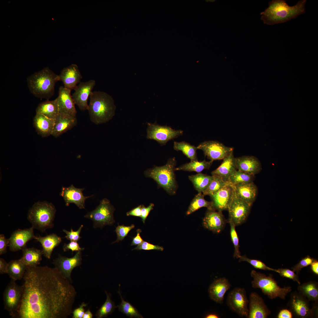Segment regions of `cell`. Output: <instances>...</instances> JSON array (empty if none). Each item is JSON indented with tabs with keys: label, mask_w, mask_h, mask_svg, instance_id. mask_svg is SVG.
Wrapping results in <instances>:
<instances>
[{
	"label": "cell",
	"mask_w": 318,
	"mask_h": 318,
	"mask_svg": "<svg viewBox=\"0 0 318 318\" xmlns=\"http://www.w3.org/2000/svg\"><path fill=\"white\" fill-rule=\"evenodd\" d=\"M19 306L14 317L66 318L72 312L77 292L56 267H27Z\"/></svg>",
	"instance_id": "obj_1"
},
{
	"label": "cell",
	"mask_w": 318,
	"mask_h": 318,
	"mask_svg": "<svg viewBox=\"0 0 318 318\" xmlns=\"http://www.w3.org/2000/svg\"><path fill=\"white\" fill-rule=\"evenodd\" d=\"M307 0H301L290 6L284 0H273L269 6L261 12V19L265 24L273 25L287 22L305 13Z\"/></svg>",
	"instance_id": "obj_2"
},
{
	"label": "cell",
	"mask_w": 318,
	"mask_h": 318,
	"mask_svg": "<svg viewBox=\"0 0 318 318\" xmlns=\"http://www.w3.org/2000/svg\"><path fill=\"white\" fill-rule=\"evenodd\" d=\"M88 111L90 120L97 125L105 123L115 115L116 106L112 97L105 92H92L90 96Z\"/></svg>",
	"instance_id": "obj_3"
},
{
	"label": "cell",
	"mask_w": 318,
	"mask_h": 318,
	"mask_svg": "<svg viewBox=\"0 0 318 318\" xmlns=\"http://www.w3.org/2000/svg\"><path fill=\"white\" fill-rule=\"evenodd\" d=\"M60 81L59 75L48 67L29 76L27 81L29 89L35 96L49 99L54 95L56 83Z\"/></svg>",
	"instance_id": "obj_4"
},
{
	"label": "cell",
	"mask_w": 318,
	"mask_h": 318,
	"mask_svg": "<svg viewBox=\"0 0 318 318\" xmlns=\"http://www.w3.org/2000/svg\"><path fill=\"white\" fill-rule=\"evenodd\" d=\"M176 161L175 157L169 158L165 165L155 166L145 170L146 177L153 179L158 186L162 188L170 195L176 193L178 185L175 174Z\"/></svg>",
	"instance_id": "obj_5"
},
{
	"label": "cell",
	"mask_w": 318,
	"mask_h": 318,
	"mask_svg": "<svg viewBox=\"0 0 318 318\" xmlns=\"http://www.w3.org/2000/svg\"><path fill=\"white\" fill-rule=\"evenodd\" d=\"M56 212V208L52 203L38 201L29 210L27 218L34 228L44 232L53 227Z\"/></svg>",
	"instance_id": "obj_6"
},
{
	"label": "cell",
	"mask_w": 318,
	"mask_h": 318,
	"mask_svg": "<svg viewBox=\"0 0 318 318\" xmlns=\"http://www.w3.org/2000/svg\"><path fill=\"white\" fill-rule=\"evenodd\" d=\"M250 274L253 279L251 282L252 287L261 289L263 293L270 299L279 297L285 299L286 295L292 290L291 286L280 287L271 274L267 276L264 274L252 270Z\"/></svg>",
	"instance_id": "obj_7"
},
{
	"label": "cell",
	"mask_w": 318,
	"mask_h": 318,
	"mask_svg": "<svg viewBox=\"0 0 318 318\" xmlns=\"http://www.w3.org/2000/svg\"><path fill=\"white\" fill-rule=\"evenodd\" d=\"M115 210L110 201L105 198L100 201L99 205L95 210L88 212L85 217L92 220L95 227L111 225L115 222L113 216Z\"/></svg>",
	"instance_id": "obj_8"
},
{
	"label": "cell",
	"mask_w": 318,
	"mask_h": 318,
	"mask_svg": "<svg viewBox=\"0 0 318 318\" xmlns=\"http://www.w3.org/2000/svg\"><path fill=\"white\" fill-rule=\"evenodd\" d=\"M146 138L154 140L161 145H165L169 140L182 135L183 131L175 130L169 126H161L156 123H147Z\"/></svg>",
	"instance_id": "obj_9"
},
{
	"label": "cell",
	"mask_w": 318,
	"mask_h": 318,
	"mask_svg": "<svg viewBox=\"0 0 318 318\" xmlns=\"http://www.w3.org/2000/svg\"><path fill=\"white\" fill-rule=\"evenodd\" d=\"M226 302L232 311L240 317H247L249 301L244 288L236 287L233 289L228 295Z\"/></svg>",
	"instance_id": "obj_10"
},
{
	"label": "cell",
	"mask_w": 318,
	"mask_h": 318,
	"mask_svg": "<svg viewBox=\"0 0 318 318\" xmlns=\"http://www.w3.org/2000/svg\"><path fill=\"white\" fill-rule=\"evenodd\" d=\"M198 149L202 150L205 156L211 161L223 160L233 152V148L224 145L216 141H205L200 143L197 147Z\"/></svg>",
	"instance_id": "obj_11"
},
{
	"label": "cell",
	"mask_w": 318,
	"mask_h": 318,
	"mask_svg": "<svg viewBox=\"0 0 318 318\" xmlns=\"http://www.w3.org/2000/svg\"><path fill=\"white\" fill-rule=\"evenodd\" d=\"M12 280L6 288L3 295L4 308L9 315L13 318L20 304L22 289Z\"/></svg>",
	"instance_id": "obj_12"
},
{
	"label": "cell",
	"mask_w": 318,
	"mask_h": 318,
	"mask_svg": "<svg viewBox=\"0 0 318 318\" xmlns=\"http://www.w3.org/2000/svg\"><path fill=\"white\" fill-rule=\"evenodd\" d=\"M309 301L299 292H295L291 294L288 306L292 314L297 317H312L315 315L313 308L310 307Z\"/></svg>",
	"instance_id": "obj_13"
},
{
	"label": "cell",
	"mask_w": 318,
	"mask_h": 318,
	"mask_svg": "<svg viewBox=\"0 0 318 318\" xmlns=\"http://www.w3.org/2000/svg\"><path fill=\"white\" fill-rule=\"evenodd\" d=\"M252 205L238 198L234 194L228 210L229 218L232 220L236 226L240 225L245 221Z\"/></svg>",
	"instance_id": "obj_14"
},
{
	"label": "cell",
	"mask_w": 318,
	"mask_h": 318,
	"mask_svg": "<svg viewBox=\"0 0 318 318\" xmlns=\"http://www.w3.org/2000/svg\"><path fill=\"white\" fill-rule=\"evenodd\" d=\"M71 90L61 86L59 88L57 100L59 115L63 117L71 118L76 117L77 111L71 95Z\"/></svg>",
	"instance_id": "obj_15"
},
{
	"label": "cell",
	"mask_w": 318,
	"mask_h": 318,
	"mask_svg": "<svg viewBox=\"0 0 318 318\" xmlns=\"http://www.w3.org/2000/svg\"><path fill=\"white\" fill-rule=\"evenodd\" d=\"M96 83L95 81L93 80L80 82L74 89V91L72 97L75 104L81 110H88V99Z\"/></svg>",
	"instance_id": "obj_16"
},
{
	"label": "cell",
	"mask_w": 318,
	"mask_h": 318,
	"mask_svg": "<svg viewBox=\"0 0 318 318\" xmlns=\"http://www.w3.org/2000/svg\"><path fill=\"white\" fill-rule=\"evenodd\" d=\"M81 251H77L71 258H69L61 255L53 261L55 265L61 274L72 283L71 273L73 269L80 266L82 263Z\"/></svg>",
	"instance_id": "obj_17"
},
{
	"label": "cell",
	"mask_w": 318,
	"mask_h": 318,
	"mask_svg": "<svg viewBox=\"0 0 318 318\" xmlns=\"http://www.w3.org/2000/svg\"><path fill=\"white\" fill-rule=\"evenodd\" d=\"M234 196L233 186L229 183L210 196L212 199L213 208L217 210L222 212L228 210Z\"/></svg>",
	"instance_id": "obj_18"
},
{
	"label": "cell",
	"mask_w": 318,
	"mask_h": 318,
	"mask_svg": "<svg viewBox=\"0 0 318 318\" xmlns=\"http://www.w3.org/2000/svg\"><path fill=\"white\" fill-rule=\"evenodd\" d=\"M32 227L24 229H18L11 234L9 239V247L10 251L15 252L22 250L26 247L27 243L34 238L35 236Z\"/></svg>",
	"instance_id": "obj_19"
},
{
	"label": "cell",
	"mask_w": 318,
	"mask_h": 318,
	"mask_svg": "<svg viewBox=\"0 0 318 318\" xmlns=\"http://www.w3.org/2000/svg\"><path fill=\"white\" fill-rule=\"evenodd\" d=\"M84 189V188H76L72 185L68 187H62L60 195L63 197L67 206L71 203H74L79 208L84 209L85 200L93 196H84L82 193Z\"/></svg>",
	"instance_id": "obj_20"
},
{
	"label": "cell",
	"mask_w": 318,
	"mask_h": 318,
	"mask_svg": "<svg viewBox=\"0 0 318 318\" xmlns=\"http://www.w3.org/2000/svg\"><path fill=\"white\" fill-rule=\"evenodd\" d=\"M248 318H266L271 311L263 299L256 293L252 292L249 297Z\"/></svg>",
	"instance_id": "obj_21"
},
{
	"label": "cell",
	"mask_w": 318,
	"mask_h": 318,
	"mask_svg": "<svg viewBox=\"0 0 318 318\" xmlns=\"http://www.w3.org/2000/svg\"><path fill=\"white\" fill-rule=\"evenodd\" d=\"M226 222L222 211L213 208L207 209L203 219V224L205 228L218 233L223 228Z\"/></svg>",
	"instance_id": "obj_22"
},
{
	"label": "cell",
	"mask_w": 318,
	"mask_h": 318,
	"mask_svg": "<svg viewBox=\"0 0 318 318\" xmlns=\"http://www.w3.org/2000/svg\"><path fill=\"white\" fill-rule=\"evenodd\" d=\"M59 76L64 87L71 90H74L82 78L78 66L75 64L64 68Z\"/></svg>",
	"instance_id": "obj_23"
},
{
	"label": "cell",
	"mask_w": 318,
	"mask_h": 318,
	"mask_svg": "<svg viewBox=\"0 0 318 318\" xmlns=\"http://www.w3.org/2000/svg\"><path fill=\"white\" fill-rule=\"evenodd\" d=\"M232 186L237 198L252 204L256 198L258 191V188L254 182Z\"/></svg>",
	"instance_id": "obj_24"
},
{
	"label": "cell",
	"mask_w": 318,
	"mask_h": 318,
	"mask_svg": "<svg viewBox=\"0 0 318 318\" xmlns=\"http://www.w3.org/2000/svg\"><path fill=\"white\" fill-rule=\"evenodd\" d=\"M236 164L238 170L255 175L262 170L261 164L256 157L243 156L235 158Z\"/></svg>",
	"instance_id": "obj_25"
},
{
	"label": "cell",
	"mask_w": 318,
	"mask_h": 318,
	"mask_svg": "<svg viewBox=\"0 0 318 318\" xmlns=\"http://www.w3.org/2000/svg\"><path fill=\"white\" fill-rule=\"evenodd\" d=\"M230 286L228 280L225 277L216 279L210 285L208 289L211 299L217 303L222 304L225 294Z\"/></svg>",
	"instance_id": "obj_26"
},
{
	"label": "cell",
	"mask_w": 318,
	"mask_h": 318,
	"mask_svg": "<svg viewBox=\"0 0 318 318\" xmlns=\"http://www.w3.org/2000/svg\"><path fill=\"white\" fill-rule=\"evenodd\" d=\"M233 152L224 158L220 165L211 172L212 175L216 176L226 182H228L231 176L237 170Z\"/></svg>",
	"instance_id": "obj_27"
},
{
	"label": "cell",
	"mask_w": 318,
	"mask_h": 318,
	"mask_svg": "<svg viewBox=\"0 0 318 318\" xmlns=\"http://www.w3.org/2000/svg\"><path fill=\"white\" fill-rule=\"evenodd\" d=\"M54 122L55 120L39 114H36L33 119V124L36 131L43 137L52 135Z\"/></svg>",
	"instance_id": "obj_28"
},
{
	"label": "cell",
	"mask_w": 318,
	"mask_h": 318,
	"mask_svg": "<svg viewBox=\"0 0 318 318\" xmlns=\"http://www.w3.org/2000/svg\"><path fill=\"white\" fill-rule=\"evenodd\" d=\"M77 123L76 117L67 118L59 115L55 119L52 135L55 138L58 137L75 126Z\"/></svg>",
	"instance_id": "obj_29"
},
{
	"label": "cell",
	"mask_w": 318,
	"mask_h": 318,
	"mask_svg": "<svg viewBox=\"0 0 318 318\" xmlns=\"http://www.w3.org/2000/svg\"><path fill=\"white\" fill-rule=\"evenodd\" d=\"M34 239L42 245L43 255L48 259L51 258L52 251L62 241L61 237L52 233L44 237L35 236Z\"/></svg>",
	"instance_id": "obj_30"
},
{
	"label": "cell",
	"mask_w": 318,
	"mask_h": 318,
	"mask_svg": "<svg viewBox=\"0 0 318 318\" xmlns=\"http://www.w3.org/2000/svg\"><path fill=\"white\" fill-rule=\"evenodd\" d=\"M22 250V256L21 259L27 267L36 266L40 264L43 255L42 250L26 247Z\"/></svg>",
	"instance_id": "obj_31"
},
{
	"label": "cell",
	"mask_w": 318,
	"mask_h": 318,
	"mask_svg": "<svg viewBox=\"0 0 318 318\" xmlns=\"http://www.w3.org/2000/svg\"><path fill=\"white\" fill-rule=\"evenodd\" d=\"M36 114H40L52 119L55 120L59 115L57 98L52 100H47L39 104L37 107Z\"/></svg>",
	"instance_id": "obj_32"
},
{
	"label": "cell",
	"mask_w": 318,
	"mask_h": 318,
	"mask_svg": "<svg viewBox=\"0 0 318 318\" xmlns=\"http://www.w3.org/2000/svg\"><path fill=\"white\" fill-rule=\"evenodd\" d=\"M27 266L21 259L12 260L8 263L7 274L16 281L23 278Z\"/></svg>",
	"instance_id": "obj_33"
},
{
	"label": "cell",
	"mask_w": 318,
	"mask_h": 318,
	"mask_svg": "<svg viewBox=\"0 0 318 318\" xmlns=\"http://www.w3.org/2000/svg\"><path fill=\"white\" fill-rule=\"evenodd\" d=\"M299 292L309 301L317 302L318 300V283L309 281L300 284L298 286Z\"/></svg>",
	"instance_id": "obj_34"
},
{
	"label": "cell",
	"mask_w": 318,
	"mask_h": 318,
	"mask_svg": "<svg viewBox=\"0 0 318 318\" xmlns=\"http://www.w3.org/2000/svg\"><path fill=\"white\" fill-rule=\"evenodd\" d=\"M210 176L201 173L189 175L188 178L193 183L196 190L198 193L203 192L206 189L213 178Z\"/></svg>",
	"instance_id": "obj_35"
},
{
	"label": "cell",
	"mask_w": 318,
	"mask_h": 318,
	"mask_svg": "<svg viewBox=\"0 0 318 318\" xmlns=\"http://www.w3.org/2000/svg\"><path fill=\"white\" fill-rule=\"evenodd\" d=\"M213 161H207L205 160L202 161L194 160L182 165L175 168V170H184L189 172L195 171L201 173L205 169H208L210 167Z\"/></svg>",
	"instance_id": "obj_36"
},
{
	"label": "cell",
	"mask_w": 318,
	"mask_h": 318,
	"mask_svg": "<svg viewBox=\"0 0 318 318\" xmlns=\"http://www.w3.org/2000/svg\"><path fill=\"white\" fill-rule=\"evenodd\" d=\"M204 195L202 193H198L192 201L186 214L189 215L200 208L205 207L207 209L214 208L212 202L206 201L204 198Z\"/></svg>",
	"instance_id": "obj_37"
},
{
	"label": "cell",
	"mask_w": 318,
	"mask_h": 318,
	"mask_svg": "<svg viewBox=\"0 0 318 318\" xmlns=\"http://www.w3.org/2000/svg\"><path fill=\"white\" fill-rule=\"evenodd\" d=\"M174 149L176 151H181L191 161L198 160L197 155V147L189 143L183 141L181 142L174 141Z\"/></svg>",
	"instance_id": "obj_38"
},
{
	"label": "cell",
	"mask_w": 318,
	"mask_h": 318,
	"mask_svg": "<svg viewBox=\"0 0 318 318\" xmlns=\"http://www.w3.org/2000/svg\"><path fill=\"white\" fill-rule=\"evenodd\" d=\"M255 175L237 170L230 177L228 182L232 185L253 182Z\"/></svg>",
	"instance_id": "obj_39"
},
{
	"label": "cell",
	"mask_w": 318,
	"mask_h": 318,
	"mask_svg": "<svg viewBox=\"0 0 318 318\" xmlns=\"http://www.w3.org/2000/svg\"><path fill=\"white\" fill-rule=\"evenodd\" d=\"M117 292L119 294L121 300L120 304L117 306L119 311L130 318L143 317L135 308L130 303L124 299L121 295L120 288Z\"/></svg>",
	"instance_id": "obj_40"
},
{
	"label": "cell",
	"mask_w": 318,
	"mask_h": 318,
	"mask_svg": "<svg viewBox=\"0 0 318 318\" xmlns=\"http://www.w3.org/2000/svg\"><path fill=\"white\" fill-rule=\"evenodd\" d=\"M107 296L105 302L97 311L95 315L97 318L106 317L113 312L117 306L111 299V296L105 292Z\"/></svg>",
	"instance_id": "obj_41"
},
{
	"label": "cell",
	"mask_w": 318,
	"mask_h": 318,
	"mask_svg": "<svg viewBox=\"0 0 318 318\" xmlns=\"http://www.w3.org/2000/svg\"><path fill=\"white\" fill-rule=\"evenodd\" d=\"M213 176V180L206 190L203 193L204 196H210L229 183L228 182L224 181L218 177Z\"/></svg>",
	"instance_id": "obj_42"
},
{
	"label": "cell",
	"mask_w": 318,
	"mask_h": 318,
	"mask_svg": "<svg viewBox=\"0 0 318 318\" xmlns=\"http://www.w3.org/2000/svg\"><path fill=\"white\" fill-rule=\"evenodd\" d=\"M228 222L230 226L231 238L234 247L233 257L238 259L239 258L241 255L239 250V239L235 229L236 226L232 220L230 218L228 219Z\"/></svg>",
	"instance_id": "obj_43"
},
{
	"label": "cell",
	"mask_w": 318,
	"mask_h": 318,
	"mask_svg": "<svg viewBox=\"0 0 318 318\" xmlns=\"http://www.w3.org/2000/svg\"><path fill=\"white\" fill-rule=\"evenodd\" d=\"M239 261H246L249 263L254 267L256 269L264 270L273 271L278 273L277 269H273L266 266L263 262L260 260L251 259L247 257L246 255L241 256L239 258Z\"/></svg>",
	"instance_id": "obj_44"
},
{
	"label": "cell",
	"mask_w": 318,
	"mask_h": 318,
	"mask_svg": "<svg viewBox=\"0 0 318 318\" xmlns=\"http://www.w3.org/2000/svg\"><path fill=\"white\" fill-rule=\"evenodd\" d=\"M135 227V225L133 224L128 226H125L123 225H118L115 230L117 235V239L112 243L118 242L122 240L127 236L130 231L134 228Z\"/></svg>",
	"instance_id": "obj_45"
},
{
	"label": "cell",
	"mask_w": 318,
	"mask_h": 318,
	"mask_svg": "<svg viewBox=\"0 0 318 318\" xmlns=\"http://www.w3.org/2000/svg\"><path fill=\"white\" fill-rule=\"evenodd\" d=\"M278 273L282 277L287 278L297 282L299 285L301 284L299 281L298 274L296 273L292 270L288 269L279 268L277 269Z\"/></svg>",
	"instance_id": "obj_46"
},
{
	"label": "cell",
	"mask_w": 318,
	"mask_h": 318,
	"mask_svg": "<svg viewBox=\"0 0 318 318\" xmlns=\"http://www.w3.org/2000/svg\"><path fill=\"white\" fill-rule=\"evenodd\" d=\"M314 259L307 256L302 258L292 268V271L298 274L302 269L304 267L310 265Z\"/></svg>",
	"instance_id": "obj_47"
},
{
	"label": "cell",
	"mask_w": 318,
	"mask_h": 318,
	"mask_svg": "<svg viewBox=\"0 0 318 318\" xmlns=\"http://www.w3.org/2000/svg\"><path fill=\"white\" fill-rule=\"evenodd\" d=\"M164 249L161 246L158 245H154L143 241L141 244L138 245L137 246L133 249L132 250H155L162 251Z\"/></svg>",
	"instance_id": "obj_48"
},
{
	"label": "cell",
	"mask_w": 318,
	"mask_h": 318,
	"mask_svg": "<svg viewBox=\"0 0 318 318\" xmlns=\"http://www.w3.org/2000/svg\"><path fill=\"white\" fill-rule=\"evenodd\" d=\"M83 227V225H81L78 229L76 231H73L72 228L71 229L70 231H68L65 229L63 230V231L66 234L65 238L70 241H77L81 238L80 236V233Z\"/></svg>",
	"instance_id": "obj_49"
},
{
	"label": "cell",
	"mask_w": 318,
	"mask_h": 318,
	"mask_svg": "<svg viewBox=\"0 0 318 318\" xmlns=\"http://www.w3.org/2000/svg\"><path fill=\"white\" fill-rule=\"evenodd\" d=\"M84 249V248L80 247L77 241H71L68 244H64L63 246L64 251H66L69 250L72 251V254L74 251H79Z\"/></svg>",
	"instance_id": "obj_50"
},
{
	"label": "cell",
	"mask_w": 318,
	"mask_h": 318,
	"mask_svg": "<svg viewBox=\"0 0 318 318\" xmlns=\"http://www.w3.org/2000/svg\"><path fill=\"white\" fill-rule=\"evenodd\" d=\"M154 205L153 203H150L148 206L145 207L144 205H142L141 208V216L142 221L143 223H145L149 213L153 209Z\"/></svg>",
	"instance_id": "obj_51"
},
{
	"label": "cell",
	"mask_w": 318,
	"mask_h": 318,
	"mask_svg": "<svg viewBox=\"0 0 318 318\" xmlns=\"http://www.w3.org/2000/svg\"><path fill=\"white\" fill-rule=\"evenodd\" d=\"M9 239L5 238L3 234L0 235V254L5 253L7 251V247L9 246Z\"/></svg>",
	"instance_id": "obj_52"
},
{
	"label": "cell",
	"mask_w": 318,
	"mask_h": 318,
	"mask_svg": "<svg viewBox=\"0 0 318 318\" xmlns=\"http://www.w3.org/2000/svg\"><path fill=\"white\" fill-rule=\"evenodd\" d=\"M87 304L84 302H82L79 307L74 309L72 312L73 318H82L85 313L84 307H86Z\"/></svg>",
	"instance_id": "obj_53"
},
{
	"label": "cell",
	"mask_w": 318,
	"mask_h": 318,
	"mask_svg": "<svg viewBox=\"0 0 318 318\" xmlns=\"http://www.w3.org/2000/svg\"><path fill=\"white\" fill-rule=\"evenodd\" d=\"M142 205H140L127 212V216H133L140 217Z\"/></svg>",
	"instance_id": "obj_54"
},
{
	"label": "cell",
	"mask_w": 318,
	"mask_h": 318,
	"mask_svg": "<svg viewBox=\"0 0 318 318\" xmlns=\"http://www.w3.org/2000/svg\"><path fill=\"white\" fill-rule=\"evenodd\" d=\"M141 231V230L140 229H138L137 230V234L135 237L133 238L131 244V246L139 245L144 241L140 235Z\"/></svg>",
	"instance_id": "obj_55"
},
{
	"label": "cell",
	"mask_w": 318,
	"mask_h": 318,
	"mask_svg": "<svg viewBox=\"0 0 318 318\" xmlns=\"http://www.w3.org/2000/svg\"><path fill=\"white\" fill-rule=\"evenodd\" d=\"M293 315L291 312L287 309H283L279 312L278 316V318H292Z\"/></svg>",
	"instance_id": "obj_56"
},
{
	"label": "cell",
	"mask_w": 318,
	"mask_h": 318,
	"mask_svg": "<svg viewBox=\"0 0 318 318\" xmlns=\"http://www.w3.org/2000/svg\"><path fill=\"white\" fill-rule=\"evenodd\" d=\"M8 263L3 259L0 258V274H7Z\"/></svg>",
	"instance_id": "obj_57"
},
{
	"label": "cell",
	"mask_w": 318,
	"mask_h": 318,
	"mask_svg": "<svg viewBox=\"0 0 318 318\" xmlns=\"http://www.w3.org/2000/svg\"><path fill=\"white\" fill-rule=\"evenodd\" d=\"M311 265V269L312 271L315 274L318 275V262L315 259L310 265Z\"/></svg>",
	"instance_id": "obj_58"
},
{
	"label": "cell",
	"mask_w": 318,
	"mask_h": 318,
	"mask_svg": "<svg viewBox=\"0 0 318 318\" xmlns=\"http://www.w3.org/2000/svg\"><path fill=\"white\" fill-rule=\"evenodd\" d=\"M93 317V315L90 310L88 309L87 311L85 312L82 318H92Z\"/></svg>",
	"instance_id": "obj_59"
},
{
	"label": "cell",
	"mask_w": 318,
	"mask_h": 318,
	"mask_svg": "<svg viewBox=\"0 0 318 318\" xmlns=\"http://www.w3.org/2000/svg\"><path fill=\"white\" fill-rule=\"evenodd\" d=\"M206 318H218L219 316L217 314L214 313H211L207 315Z\"/></svg>",
	"instance_id": "obj_60"
}]
</instances>
